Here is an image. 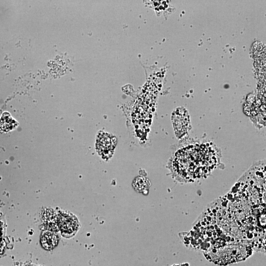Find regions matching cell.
Masks as SVG:
<instances>
[{
	"label": "cell",
	"instance_id": "6da1fadb",
	"mask_svg": "<svg viewBox=\"0 0 266 266\" xmlns=\"http://www.w3.org/2000/svg\"><path fill=\"white\" fill-rule=\"evenodd\" d=\"M208 144H195L177 151L170 170L180 181L189 182L204 177L218 162L217 153Z\"/></svg>",
	"mask_w": 266,
	"mask_h": 266
},
{
	"label": "cell",
	"instance_id": "7a4b0ae2",
	"mask_svg": "<svg viewBox=\"0 0 266 266\" xmlns=\"http://www.w3.org/2000/svg\"><path fill=\"white\" fill-rule=\"evenodd\" d=\"M58 226L62 236L66 238H70L77 233L80 224L78 218L74 214L62 212L58 217Z\"/></svg>",
	"mask_w": 266,
	"mask_h": 266
},
{
	"label": "cell",
	"instance_id": "3957f363",
	"mask_svg": "<svg viewBox=\"0 0 266 266\" xmlns=\"http://www.w3.org/2000/svg\"><path fill=\"white\" fill-rule=\"evenodd\" d=\"M116 144V137L111 133L101 132L97 135L96 149L98 154L104 160H108L112 157Z\"/></svg>",
	"mask_w": 266,
	"mask_h": 266
},
{
	"label": "cell",
	"instance_id": "277c9868",
	"mask_svg": "<svg viewBox=\"0 0 266 266\" xmlns=\"http://www.w3.org/2000/svg\"><path fill=\"white\" fill-rule=\"evenodd\" d=\"M58 238L57 235L50 232H46L42 233L41 243L42 247L47 250L54 248L57 244Z\"/></svg>",
	"mask_w": 266,
	"mask_h": 266
},
{
	"label": "cell",
	"instance_id": "5b68a950",
	"mask_svg": "<svg viewBox=\"0 0 266 266\" xmlns=\"http://www.w3.org/2000/svg\"><path fill=\"white\" fill-rule=\"evenodd\" d=\"M15 121L10 117L2 116L0 120V129L2 131H8L15 126Z\"/></svg>",
	"mask_w": 266,
	"mask_h": 266
},
{
	"label": "cell",
	"instance_id": "8992f818",
	"mask_svg": "<svg viewBox=\"0 0 266 266\" xmlns=\"http://www.w3.org/2000/svg\"><path fill=\"white\" fill-rule=\"evenodd\" d=\"M3 225L2 224V223L0 221V239L1 238L3 235Z\"/></svg>",
	"mask_w": 266,
	"mask_h": 266
},
{
	"label": "cell",
	"instance_id": "52a82bcc",
	"mask_svg": "<svg viewBox=\"0 0 266 266\" xmlns=\"http://www.w3.org/2000/svg\"><path fill=\"white\" fill-rule=\"evenodd\" d=\"M171 266H190L188 263H183L181 264H175Z\"/></svg>",
	"mask_w": 266,
	"mask_h": 266
}]
</instances>
